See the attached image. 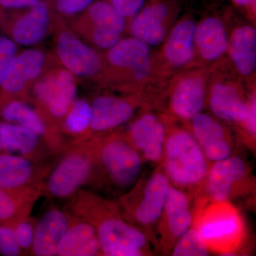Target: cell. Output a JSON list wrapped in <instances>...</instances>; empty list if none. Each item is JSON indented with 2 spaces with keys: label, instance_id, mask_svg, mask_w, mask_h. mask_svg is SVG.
<instances>
[{
  "label": "cell",
  "instance_id": "cell-1",
  "mask_svg": "<svg viewBox=\"0 0 256 256\" xmlns=\"http://www.w3.org/2000/svg\"><path fill=\"white\" fill-rule=\"evenodd\" d=\"M82 202V217L96 228L102 256L152 255L148 236L124 218L119 205L92 194Z\"/></svg>",
  "mask_w": 256,
  "mask_h": 256
},
{
  "label": "cell",
  "instance_id": "cell-2",
  "mask_svg": "<svg viewBox=\"0 0 256 256\" xmlns=\"http://www.w3.org/2000/svg\"><path fill=\"white\" fill-rule=\"evenodd\" d=\"M212 163L188 129L170 126L159 164L172 186L196 196Z\"/></svg>",
  "mask_w": 256,
  "mask_h": 256
},
{
  "label": "cell",
  "instance_id": "cell-3",
  "mask_svg": "<svg viewBox=\"0 0 256 256\" xmlns=\"http://www.w3.org/2000/svg\"><path fill=\"white\" fill-rule=\"evenodd\" d=\"M192 226L198 229L210 252L230 256L240 250L246 237L242 215L232 202L194 197Z\"/></svg>",
  "mask_w": 256,
  "mask_h": 256
},
{
  "label": "cell",
  "instance_id": "cell-4",
  "mask_svg": "<svg viewBox=\"0 0 256 256\" xmlns=\"http://www.w3.org/2000/svg\"><path fill=\"white\" fill-rule=\"evenodd\" d=\"M170 186L168 176L158 164L156 169L148 176L140 178L121 198L119 206L124 218L142 229L150 242L156 239L154 228L164 210Z\"/></svg>",
  "mask_w": 256,
  "mask_h": 256
},
{
  "label": "cell",
  "instance_id": "cell-5",
  "mask_svg": "<svg viewBox=\"0 0 256 256\" xmlns=\"http://www.w3.org/2000/svg\"><path fill=\"white\" fill-rule=\"evenodd\" d=\"M88 146L94 164L102 170L114 188L129 190L140 178L144 161L124 134L97 138Z\"/></svg>",
  "mask_w": 256,
  "mask_h": 256
},
{
  "label": "cell",
  "instance_id": "cell-6",
  "mask_svg": "<svg viewBox=\"0 0 256 256\" xmlns=\"http://www.w3.org/2000/svg\"><path fill=\"white\" fill-rule=\"evenodd\" d=\"M255 188L252 169L242 156L233 154L210 164L204 184L197 196L210 201L230 202L246 196Z\"/></svg>",
  "mask_w": 256,
  "mask_h": 256
},
{
  "label": "cell",
  "instance_id": "cell-7",
  "mask_svg": "<svg viewBox=\"0 0 256 256\" xmlns=\"http://www.w3.org/2000/svg\"><path fill=\"white\" fill-rule=\"evenodd\" d=\"M194 196L170 186L159 222L156 225L158 247L163 255H170L180 237L191 228L193 223L192 204Z\"/></svg>",
  "mask_w": 256,
  "mask_h": 256
},
{
  "label": "cell",
  "instance_id": "cell-8",
  "mask_svg": "<svg viewBox=\"0 0 256 256\" xmlns=\"http://www.w3.org/2000/svg\"><path fill=\"white\" fill-rule=\"evenodd\" d=\"M170 126L162 117L144 112L133 121L127 134L128 142L143 161L159 164L162 159L165 140Z\"/></svg>",
  "mask_w": 256,
  "mask_h": 256
},
{
  "label": "cell",
  "instance_id": "cell-9",
  "mask_svg": "<svg viewBox=\"0 0 256 256\" xmlns=\"http://www.w3.org/2000/svg\"><path fill=\"white\" fill-rule=\"evenodd\" d=\"M94 164L88 148L86 151L73 152L53 170L47 182V190L57 198L72 196L90 178Z\"/></svg>",
  "mask_w": 256,
  "mask_h": 256
},
{
  "label": "cell",
  "instance_id": "cell-10",
  "mask_svg": "<svg viewBox=\"0 0 256 256\" xmlns=\"http://www.w3.org/2000/svg\"><path fill=\"white\" fill-rule=\"evenodd\" d=\"M37 100L55 118H63L76 97V76L64 68L37 79L34 88Z\"/></svg>",
  "mask_w": 256,
  "mask_h": 256
},
{
  "label": "cell",
  "instance_id": "cell-11",
  "mask_svg": "<svg viewBox=\"0 0 256 256\" xmlns=\"http://www.w3.org/2000/svg\"><path fill=\"white\" fill-rule=\"evenodd\" d=\"M56 50L64 68L76 77L92 78L102 70L100 56L69 30H63L58 34Z\"/></svg>",
  "mask_w": 256,
  "mask_h": 256
},
{
  "label": "cell",
  "instance_id": "cell-12",
  "mask_svg": "<svg viewBox=\"0 0 256 256\" xmlns=\"http://www.w3.org/2000/svg\"><path fill=\"white\" fill-rule=\"evenodd\" d=\"M190 132L210 162L226 159L234 154L235 142L224 124L210 114L200 112L188 122Z\"/></svg>",
  "mask_w": 256,
  "mask_h": 256
},
{
  "label": "cell",
  "instance_id": "cell-13",
  "mask_svg": "<svg viewBox=\"0 0 256 256\" xmlns=\"http://www.w3.org/2000/svg\"><path fill=\"white\" fill-rule=\"evenodd\" d=\"M206 102L204 74L200 72L183 76L175 84L170 99V110L180 120L190 122L202 112Z\"/></svg>",
  "mask_w": 256,
  "mask_h": 256
},
{
  "label": "cell",
  "instance_id": "cell-14",
  "mask_svg": "<svg viewBox=\"0 0 256 256\" xmlns=\"http://www.w3.org/2000/svg\"><path fill=\"white\" fill-rule=\"evenodd\" d=\"M208 104L210 110L218 118L237 124L242 130L250 114V96L246 98L240 88L234 82H214Z\"/></svg>",
  "mask_w": 256,
  "mask_h": 256
},
{
  "label": "cell",
  "instance_id": "cell-15",
  "mask_svg": "<svg viewBox=\"0 0 256 256\" xmlns=\"http://www.w3.org/2000/svg\"><path fill=\"white\" fill-rule=\"evenodd\" d=\"M106 57L112 66L127 70L136 82L146 80L152 70L150 46L136 37L121 38Z\"/></svg>",
  "mask_w": 256,
  "mask_h": 256
},
{
  "label": "cell",
  "instance_id": "cell-16",
  "mask_svg": "<svg viewBox=\"0 0 256 256\" xmlns=\"http://www.w3.org/2000/svg\"><path fill=\"white\" fill-rule=\"evenodd\" d=\"M172 8L162 0H154L144 5L130 18V33L149 46H158L166 36V23L171 16Z\"/></svg>",
  "mask_w": 256,
  "mask_h": 256
},
{
  "label": "cell",
  "instance_id": "cell-17",
  "mask_svg": "<svg viewBox=\"0 0 256 256\" xmlns=\"http://www.w3.org/2000/svg\"><path fill=\"white\" fill-rule=\"evenodd\" d=\"M138 104L136 101L112 96H99L92 101V117L89 130L106 132L130 120Z\"/></svg>",
  "mask_w": 256,
  "mask_h": 256
},
{
  "label": "cell",
  "instance_id": "cell-18",
  "mask_svg": "<svg viewBox=\"0 0 256 256\" xmlns=\"http://www.w3.org/2000/svg\"><path fill=\"white\" fill-rule=\"evenodd\" d=\"M45 63L46 56L42 50L30 48L18 54L0 87L2 92L8 96L22 92L30 82L40 78Z\"/></svg>",
  "mask_w": 256,
  "mask_h": 256
},
{
  "label": "cell",
  "instance_id": "cell-19",
  "mask_svg": "<svg viewBox=\"0 0 256 256\" xmlns=\"http://www.w3.org/2000/svg\"><path fill=\"white\" fill-rule=\"evenodd\" d=\"M50 20V6L41 0L16 18L12 26L10 38L20 46L38 44L48 33Z\"/></svg>",
  "mask_w": 256,
  "mask_h": 256
},
{
  "label": "cell",
  "instance_id": "cell-20",
  "mask_svg": "<svg viewBox=\"0 0 256 256\" xmlns=\"http://www.w3.org/2000/svg\"><path fill=\"white\" fill-rule=\"evenodd\" d=\"M66 214L57 208L46 212L35 226L32 252L37 256H57L58 245L70 225Z\"/></svg>",
  "mask_w": 256,
  "mask_h": 256
},
{
  "label": "cell",
  "instance_id": "cell-21",
  "mask_svg": "<svg viewBox=\"0 0 256 256\" xmlns=\"http://www.w3.org/2000/svg\"><path fill=\"white\" fill-rule=\"evenodd\" d=\"M196 26L193 20L184 18L170 32L162 54L165 63L171 68H183L194 58Z\"/></svg>",
  "mask_w": 256,
  "mask_h": 256
},
{
  "label": "cell",
  "instance_id": "cell-22",
  "mask_svg": "<svg viewBox=\"0 0 256 256\" xmlns=\"http://www.w3.org/2000/svg\"><path fill=\"white\" fill-rule=\"evenodd\" d=\"M228 40L225 25L220 18L208 16L196 26L195 48L206 62L222 58L228 50Z\"/></svg>",
  "mask_w": 256,
  "mask_h": 256
},
{
  "label": "cell",
  "instance_id": "cell-23",
  "mask_svg": "<svg viewBox=\"0 0 256 256\" xmlns=\"http://www.w3.org/2000/svg\"><path fill=\"white\" fill-rule=\"evenodd\" d=\"M57 256H102L94 226L86 220H70L68 228L58 245Z\"/></svg>",
  "mask_w": 256,
  "mask_h": 256
},
{
  "label": "cell",
  "instance_id": "cell-24",
  "mask_svg": "<svg viewBox=\"0 0 256 256\" xmlns=\"http://www.w3.org/2000/svg\"><path fill=\"white\" fill-rule=\"evenodd\" d=\"M228 52L240 75L252 76L256 68V31L250 25L236 28L228 40Z\"/></svg>",
  "mask_w": 256,
  "mask_h": 256
},
{
  "label": "cell",
  "instance_id": "cell-25",
  "mask_svg": "<svg viewBox=\"0 0 256 256\" xmlns=\"http://www.w3.org/2000/svg\"><path fill=\"white\" fill-rule=\"evenodd\" d=\"M40 190L28 186L18 190L0 188V223L18 222L26 218Z\"/></svg>",
  "mask_w": 256,
  "mask_h": 256
},
{
  "label": "cell",
  "instance_id": "cell-26",
  "mask_svg": "<svg viewBox=\"0 0 256 256\" xmlns=\"http://www.w3.org/2000/svg\"><path fill=\"white\" fill-rule=\"evenodd\" d=\"M34 168L24 156L0 154V188L13 190L28 186L34 176Z\"/></svg>",
  "mask_w": 256,
  "mask_h": 256
},
{
  "label": "cell",
  "instance_id": "cell-27",
  "mask_svg": "<svg viewBox=\"0 0 256 256\" xmlns=\"http://www.w3.org/2000/svg\"><path fill=\"white\" fill-rule=\"evenodd\" d=\"M0 138L2 150L24 158L33 154L40 144V136L36 133L10 122H0Z\"/></svg>",
  "mask_w": 256,
  "mask_h": 256
},
{
  "label": "cell",
  "instance_id": "cell-28",
  "mask_svg": "<svg viewBox=\"0 0 256 256\" xmlns=\"http://www.w3.org/2000/svg\"><path fill=\"white\" fill-rule=\"evenodd\" d=\"M0 116L4 122L26 128L40 137L46 134V124L41 116L22 101L12 100L5 104L0 111Z\"/></svg>",
  "mask_w": 256,
  "mask_h": 256
},
{
  "label": "cell",
  "instance_id": "cell-29",
  "mask_svg": "<svg viewBox=\"0 0 256 256\" xmlns=\"http://www.w3.org/2000/svg\"><path fill=\"white\" fill-rule=\"evenodd\" d=\"M86 12L87 18L92 25L105 26L120 33L126 30V18L120 14L108 1H94Z\"/></svg>",
  "mask_w": 256,
  "mask_h": 256
},
{
  "label": "cell",
  "instance_id": "cell-30",
  "mask_svg": "<svg viewBox=\"0 0 256 256\" xmlns=\"http://www.w3.org/2000/svg\"><path fill=\"white\" fill-rule=\"evenodd\" d=\"M92 104L85 99H75L64 116V129L72 136H82L89 130L92 124Z\"/></svg>",
  "mask_w": 256,
  "mask_h": 256
},
{
  "label": "cell",
  "instance_id": "cell-31",
  "mask_svg": "<svg viewBox=\"0 0 256 256\" xmlns=\"http://www.w3.org/2000/svg\"><path fill=\"white\" fill-rule=\"evenodd\" d=\"M210 250L201 234L192 225L182 236L178 238L170 255L173 256H206Z\"/></svg>",
  "mask_w": 256,
  "mask_h": 256
},
{
  "label": "cell",
  "instance_id": "cell-32",
  "mask_svg": "<svg viewBox=\"0 0 256 256\" xmlns=\"http://www.w3.org/2000/svg\"><path fill=\"white\" fill-rule=\"evenodd\" d=\"M90 38L96 46L109 50L120 41L122 33L105 26L92 24Z\"/></svg>",
  "mask_w": 256,
  "mask_h": 256
},
{
  "label": "cell",
  "instance_id": "cell-33",
  "mask_svg": "<svg viewBox=\"0 0 256 256\" xmlns=\"http://www.w3.org/2000/svg\"><path fill=\"white\" fill-rule=\"evenodd\" d=\"M18 46L10 37L2 36L0 41V87L10 66L18 55Z\"/></svg>",
  "mask_w": 256,
  "mask_h": 256
},
{
  "label": "cell",
  "instance_id": "cell-34",
  "mask_svg": "<svg viewBox=\"0 0 256 256\" xmlns=\"http://www.w3.org/2000/svg\"><path fill=\"white\" fill-rule=\"evenodd\" d=\"M34 228L35 226L31 220H26V218L14 224L13 229L20 250H28L32 249Z\"/></svg>",
  "mask_w": 256,
  "mask_h": 256
},
{
  "label": "cell",
  "instance_id": "cell-35",
  "mask_svg": "<svg viewBox=\"0 0 256 256\" xmlns=\"http://www.w3.org/2000/svg\"><path fill=\"white\" fill-rule=\"evenodd\" d=\"M21 252L13 226L9 225L0 226V255L16 256Z\"/></svg>",
  "mask_w": 256,
  "mask_h": 256
},
{
  "label": "cell",
  "instance_id": "cell-36",
  "mask_svg": "<svg viewBox=\"0 0 256 256\" xmlns=\"http://www.w3.org/2000/svg\"><path fill=\"white\" fill-rule=\"evenodd\" d=\"M95 0H55V8L60 14L70 16L86 11Z\"/></svg>",
  "mask_w": 256,
  "mask_h": 256
},
{
  "label": "cell",
  "instance_id": "cell-37",
  "mask_svg": "<svg viewBox=\"0 0 256 256\" xmlns=\"http://www.w3.org/2000/svg\"><path fill=\"white\" fill-rule=\"evenodd\" d=\"M114 9L124 18H132L142 9L146 0H108Z\"/></svg>",
  "mask_w": 256,
  "mask_h": 256
},
{
  "label": "cell",
  "instance_id": "cell-38",
  "mask_svg": "<svg viewBox=\"0 0 256 256\" xmlns=\"http://www.w3.org/2000/svg\"><path fill=\"white\" fill-rule=\"evenodd\" d=\"M41 0H0V6L6 10L28 9Z\"/></svg>",
  "mask_w": 256,
  "mask_h": 256
},
{
  "label": "cell",
  "instance_id": "cell-39",
  "mask_svg": "<svg viewBox=\"0 0 256 256\" xmlns=\"http://www.w3.org/2000/svg\"><path fill=\"white\" fill-rule=\"evenodd\" d=\"M232 1L239 8L252 11V12H256V0H232Z\"/></svg>",
  "mask_w": 256,
  "mask_h": 256
},
{
  "label": "cell",
  "instance_id": "cell-40",
  "mask_svg": "<svg viewBox=\"0 0 256 256\" xmlns=\"http://www.w3.org/2000/svg\"><path fill=\"white\" fill-rule=\"evenodd\" d=\"M2 150V146L1 138H0V152H1Z\"/></svg>",
  "mask_w": 256,
  "mask_h": 256
},
{
  "label": "cell",
  "instance_id": "cell-41",
  "mask_svg": "<svg viewBox=\"0 0 256 256\" xmlns=\"http://www.w3.org/2000/svg\"><path fill=\"white\" fill-rule=\"evenodd\" d=\"M2 36L1 35H0V41H1Z\"/></svg>",
  "mask_w": 256,
  "mask_h": 256
}]
</instances>
